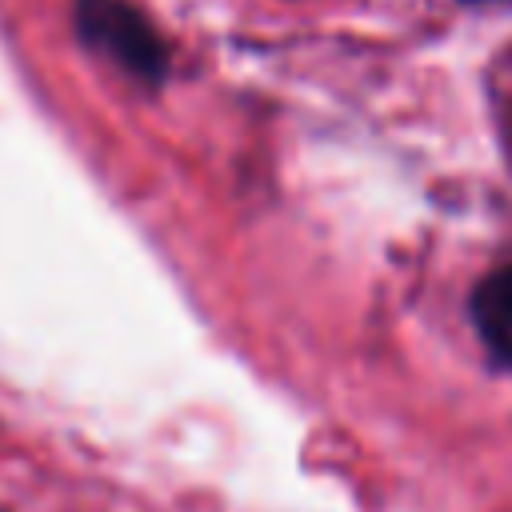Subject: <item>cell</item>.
<instances>
[{"mask_svg": "<svg viewBox=\"0 0 512 512\" xmlns=\"http://www.w3.org/2000/svg\"><path fill=\"white\" fill-rule=\"evenodd\" d=\"M472 316L480 328V340L492 348L496 360L512 368V268L492 272L476 296H472Z\"/></svg>", "mask_w": 512, "mask_h": 512, "instance_id": "7a4b0ae2", "label": "cell"}, {"mask_svg": "<svg viewBox=\"0 0 512 512\" xmlns=\"http://www.w3.org/2000/svg\"><path fill=\"white\" fill-rule=\"evenodd\" d=\"M76 28L80 36L116 60L124 72L140 80H160L164 76V44L148 28V20L124 4V0H80L76 4Z\"/></svg>", "mask_w": 512, "mask_h": 512, "instance_id": "6da1fadb", "label": "cell"}]
</instances>
